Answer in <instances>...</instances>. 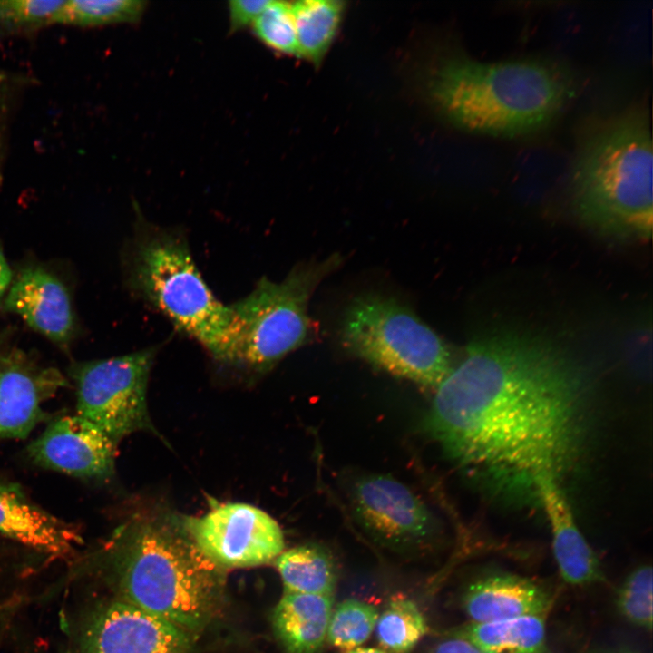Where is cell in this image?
Wrapping results in <instances>:
<instances>
[{
  "label": "cell",
  "instance_id": "obj_1",
  "mask_svg": "<svg viewBox=\"0 0 653 653\" xmlns=\"http://www.w3.org/2000/svg\"><path fill=\"white\" fill-rule=\"evenodd\" d=\"M591 395L587 372L558 345L501 331L467 346L424 427L489 494L538 502L539 483L561 484L582 457Z\"/></svg>",
  "mask_w": 653,
  "mask_h": 653
},
{
  "label": "cell",
  "instance_id": "obj_2",
  "mask_svg": "<svg viewBox=\"0 0 653 653\" xmlns=\"http://www.w3.org/2000/svg\"><path fill=\"white\" fill-rule=\"evenodd\" d=\"M576 91L573 73L544 57L482 62L453 55L443 61L429 85L434 106L450 123L499 138L545 130Z\"/></svg>",
  "mask_w": 653,
  "mask_h": 653
},
{
  "label": "cell",
  "instance_id": "obj_3",
  "mask_svg": "<svg viewBox=\"0 0 653 653\" xmlns=\"http://www.w3.org/2000/svg\"><path fill=\"white\" fill-rule=\"evenodd\" d=\"M652 166L650 118L644 105L591 122L580 137L570 174L578 215L609 235L649 238Z\"/></svg>",
  "mask_w": 653,
  "mask_h": 653
},
{
  "label": "cell",
  "instance_id": "obj_4",
  "mask_svg": "<svg viewBox=\"0 0 653 653\" xmlns=\"http://www.w3.org/2000/svg\"><path fill=\"white\" fill-rule=\"evenodd\" d=\"M114 541L112 559L124 601L179 627L196 631L215 612L222 567L170 521H135Z\"/></svg>",
  "mask_w": 653,
  "mask_h": 653
},
{
  "label": "cell",
  "instance_id": "obj_5",
  "mask_svg": "<svg viewBox=\"0 0 653 653\" xmlns=\"http://www.w3.org/2000/svg\"><path fill=\"white\" fill-rule=\"evenodd\" d=\"M131 289L199 342L215 359L234 364L239 326L201 277L185 235L139 217L128 258Z\"/></svg>",
  "mask_w": 653,
  "mask_h": 653
},
{
  "label": "cell",
  "instance_id": "obj_6",
  "mask_svg": "<svg viewBox=\"0 0 653 653\" xmlns=\"http://www.w3.org/2000/svg\"><path fill=\"white\" fill-rule=\"evenodd\" d=\"M340 334L353 355L425 388L435 390L453 367L442 338L392 297L369 294L355 298Z\"/></svg>",
  "mask_w": 653,
  "mask_h": 653
},
{
  "label": "cell",
  "instance_id": "obj_7",
  "mask_svg": "<svg viewBox=\"0 0 653 653\" xmlns=\"http://www.w3.org/2000/svg\"><path fill=\"white\" fill-rule=\"evenodd\" d=\"M340 262L338 255H332L297 265L280 282L264 277L246 297L229 305L239 326L234 365L262 372L309 341L310 297Z\"/></svg>",
  "mask_w": 653,
  "mask_h": 653
},
{
  "label": "cell",
  "instance_id": "obj_8",
  "mask_svg": "<svg viewBox=\"0 0 653 653\" xmlns=\"http://www.w3.org/2000/svg\"><path fill=\"white\" fill-rule=\"evenodd\" d=\"M154 347L87 362L73 375L77 414L118 443L140 429L151 428L146 404Z\"/></svg>",
  "mask_w": 653,
  "mask_h": 653
},
{
  "label": "cell",
  "instance_id": "obj_9",
  "mask_svg": "<svg viewBox=\"0 0 653 653\" xmlns=\"http://www.w3.org/2000/svg\"><path fill=\"white\" fill-rule=\"evenodd\" d=\"M197 547L220 567H255L277 559L284 548L278 523L246 503L219 505L181 524Z\"/></svg>",
  "mask_w": 653,
  "mask_h": 653
},
{
  "label": "cell",
  "instance_id": "obj_10",
  "mask_svg": "<svg viewBox=\"0 0 653 653\" xmlns=\"http://www.w3.org/2000/svg\"><path fill=\"white\" fill-rule=\"evenodd\" d=\"M356 520L378 541L395 548L419 546L434 536L438 522L405 484L381 474L359 477L349 494Z\"/></svg>",
  "mask_w": 653,
  "mask_h": 653
},
{
  "label": "cell",
  "instance_id": "obj_11",
  "mask_svg": "<svg viewBox=\"0 0 653 653\" xmlns=\"http://www.w3.org/2000/svg\"><path fill=\"white\" fill-rule=\"evenodd\" d=\"M189 633L127 601L99 606L81 621L73 653H187Z\"/></svg>",
  "mask_w": 653,
  "mask_h": 653
},
{
  "label": "cell",
  "instance_id": "obj_12",
  "mask_svg": "<svg viewBox=\"0 0 653 653\" xmlns=\"http://www.w3.org/2000/svg\"><path fill=\"white\" fill-rule=\"evenodd\" d=\"M117 443L85 418L61 416L27 447L30 460L44 469L81 479H108L114 473Z\"/></svg>",
  "mask_w": 653,
  "mask_h": 653
},
{
  "label": "cell",
  "instance_id": "obj_13",
  "mask_svg": "<svg viewBox=\"0 0 653 653\" xmlns=\"http://www.w3.org/2000/svg\"><path fill=\"white\" fill-rule=\"evenodd\" d=\"M0 537L53 558H66L82 541L78 528L51 514L9 482H0Z\"/></svg>",
  "mask_w": 653,
  "mask_h": 653
},
{
  "label": "cell",
  "instance_id": "obj_14",
  "mask_svg": "<svg viewBox=\"0 0 653 653\" xmlns=\"http://www.w3.org/2000/svg\"><path fill=\"white\" fill-rule=\"evenodd\" d=\"M63 385L53 370L0 360V440L26 437L44 418V404Z\"/></svg>",
  "mask_w": 653,
  "mask_h": 653
},
{
  "label": "cell",
  "instance_id": "obj_15",
  "mask_svg": "<svg viewBox=\"0 0 653 653\" xmlns=\"http://www.w3.org/2000/svg\"><path fill=\"white\" fill-rule=\"evenodd\" d=\"M5 307L58 344L67 343L73 334L68 292L55 277L40 268L21 272L7 294Z\"/></svg>",
  "mask_w": 653,
  "mask_h": 653
},
{
  "label": "cell",
  "instance_id": "obj_16",
  "mask_svg": "<svg viewBox=\"0 0 653 653\" xmlns=\"http://www.w3.org/2000/svg\"><path fill=\"white\" fill-rule=\"evenodd\" d=\"M537 499L551 526L553 555L562 579L578 586L602 581L599 562L575 521L561 484L541 481Z\"/></svg>",
  "mask_w": 653,
  "mask_h": 653
},
{
  "label": "cell",
  "instance_id": "obj_17",
  "mask_svg": "<svg viewBox=\"0 0 653 653\" xmlns=\"http://www.w3.org/2000/svg\"><path fill=\"white\" fill-rule=\"evenodd\" d=\"M463 603L472 622H487L527 615H547L552 598L530 579L498 573L471 583L464 592Z\"/></svg>",
  "mask_w": 653,
  "mask_h": 653
},
{
  "label": "cell",
  "instance_id": "obj_18",
  "mask_svg": "<svg viewBox=\"0 0 653 653\" xmlns=\"http://www.w3.org/2000/svg\"><path fill=\"white\" fill-rule=\"evenodd\" d=\"M332 596L287 593L278 603L273 625L286 653H317L326 638Z\"/></svg>",
  "mask_w": 653,
  "mask_h": 653
},
{
  "label": "cell",
  "instance_id": "obj_19",
  "mask_svg": "<svg viewBox=\"0 0 653 653\" xmlns=\"http://www.w3.org/2000/svg\"><path fill=\"white\" fill-rule=\"evenodd\" d=\"M547 615L470 622L453 631L481 653H543Z\"/></svg>",
  "mask_w": 653,
  "mask_h": 653
},
{
  "label": "cell",
  "instance_id": "obj_20",
  "mask_svg": "<svg viewBox=\"0 0 653 653\" xmlns=\"http://www.w3.org/2000/svg\"><path fill=\"white\" fill-rule=\"evenodd\" d=\"M284 592L332 596L336 582L330 554L314 544L297 546L281 552L276 560Z\"/></svg>",
  "mask_w": 653,
  "mask_h": 653
},
{
  "label": "cell",
  "instance_id": "obj_21",
  "mask_svg": "<svg viewBox=\"0 0 653 653\" xmlns=\"http://www.w3.org/2000/svg\"><path fill=\"white\" fill-rule=\"evenodd\" d=\"M291 8L299 57L318 64L339 29L345 3L339 0H301L291 3Z\"/></svg>",
  "mask_w": 653,
  "mask_h": 653
},
{
  "label": "cell",
  "instance_id": "obj_22",
  "mask_svg": "<svg viewBox=\"0 0 653 653\" xmlns=\"http://www.w3.org/2000/svg\"><path fill=\"white\" fill-rule=\"evenodd\" d=\"M427 632V624L417 605L406 597H394L375 624L379 645L390 653H408Z\"/></svg>",
  "mask_w": 653,
  "mask_h": 653
},
{
  "label": "cell",
  "instance_id": "obj_23",
  "mask_svg": "<svg viewBox=\"0 0 653 653\" xmlns=\"http://www.w3.org/2000/svg\"><path fill=\"white\" fill-rule=\"evenodd\" d=\"M146 3L141 0L64 1L54 24L93 27L133 23L141 17Z\"/></svg>",
  "mask_w": 653,
  "mask_h": 653
},
{
  "label": "cell",
  "instance_id": "obj_24",
  "mask_svg": "<svg viewBox=\"0 0 653 653\" xmlns=\"http://www.w3.org/2000/svg\"><path fill=\"white\" fill-rule=\"evenodd\" d=\"M378 615L372 604L346 599L332 611L326 638L334 647L346 652L359 648L373 632Z\"/></svg>",
  "mask_w": 653,
  "mask_h": 653
},
{
  "label": "cell",
  "instance_id": "obj_25",
  "mask_svg": "<svg viewBox=\"0 0 653 653\" xmlns=\"http://www.w3.org/2000/svg\"><path fill=\"white\" fill-rule=\"evenodd\" d=\"M653 573L649 565L636 568L624 580L617 595L619 612L629 622L648 631L653 623Z\"/></svg>",
  "mask_w": 653,
  "mask_h": 653
},
{
  "label": "cell",
  "instance_id": "obj_26",
  "mask_svg": "<svg viewBox=\"0 0 653 653\" xmlns=\"http://www.w3.org/2000/svg\"><path fill=\"white\" fill-rule=\"evenodd\" d=\"M252 25L256 36L266 45L299 57L291 3L270 1Z\"/></svg>",
  "mask_w": 653,
  "mask_h": 653
},
{
  "label": "cell",
  "instance_id": "obj_27",
  "mask_svg": "<svg viewBox=\"0 0 653 653\" xmlns=\"http://www.w3.org/2000/svg\"><path fill=\"white\" fill-rule=\"evenodd\" d=\"M63 2L0 0V35L25 34L54 24Z\"/></svg>",
  "mask_w": 653,
  "mask_h": 653
},
{
  "label": "cell",
  "instance_id": "obj_28",
  "mask_svg": "<svg viewBox=\"0 0 653 653\" xmlns=\"http://www.w3.org/2000/svg\"><path fill=\"white\" fill-rule=\"evenodd\" d=\"M23 79L0 68V180L5 167L7 152V126L13 110L15 94L22 86Z\"/></svg>",
  "mask_w": 653,
  "mask_h": 653
},
{
  "label": "cell",
  "instance_id": "obj_29",
  "mask_svg": "<svg viewBox=\"0 0 653 653\" xmlns=\"http://www.w3.org/2000/svg\"><path fill=\"white\" fill-rule=\"evenodd\" d=\"M270 0H232L229 2L230 31L252 24Z\"/></svg>",
  "mask_w": 653,
  "mask_h": 653
},
{
  "label": "cell",
  "instance_id": "obj_30",
  "mask_svg": "<svg viewBox=\"0 0 653 653\" xmlns=\"http://www.w3.org/2000/svg\"><path fill=\"white\" fill-rule=\"evenodd\" d=\"M430 653H481L470 642L452 632L439 640Z\"/></svg>",
  "mask_w": 653,
  "mask_h": 653
},
{
  "label": "cell",
  "instance_id": "obj_31",
  "mask_svg": "<svg viewBox=\"0 0 653 653\" xmlns=\"http://www.w3.org/2000/svg\"><path fill=\"white\" fill-rule=\"evenodd\" d=\"M12 279V273L9 266L0 250V298L5 294Z\"/></svg>",
  "mask_w": 653,
  "mask_h": 653
},
{
  "label": "cell",
  "instance_id": "obj_32",
  "mask_svg": "<svg viewBox=\"0 0 653 653\" xmlns=\"http://www.w3.org/2000/svg\"><path fill=\"white\" fill-rule=\"evenodd\" d=\"M346 653H386L384 650L374 648H356Z\"/></svg>",
  "mask_w": 653,
  "mask_h": 653
},
{
  "label": "cell",
  "instance_id": "obj_33",
  "mask_svg": "<svg viewBox=\"0 0 653 653\" xmlns=\"http://www.w3.org/2000/svg\"><path fill=\"white\" fill-rule=\"evenodd\" d=\"M592 653H638L630 649L626 648H614V649H600L596 650Z\"/></svg>",
  "mask_w": 653,
  "mask_h": 653
}]
</instances>
